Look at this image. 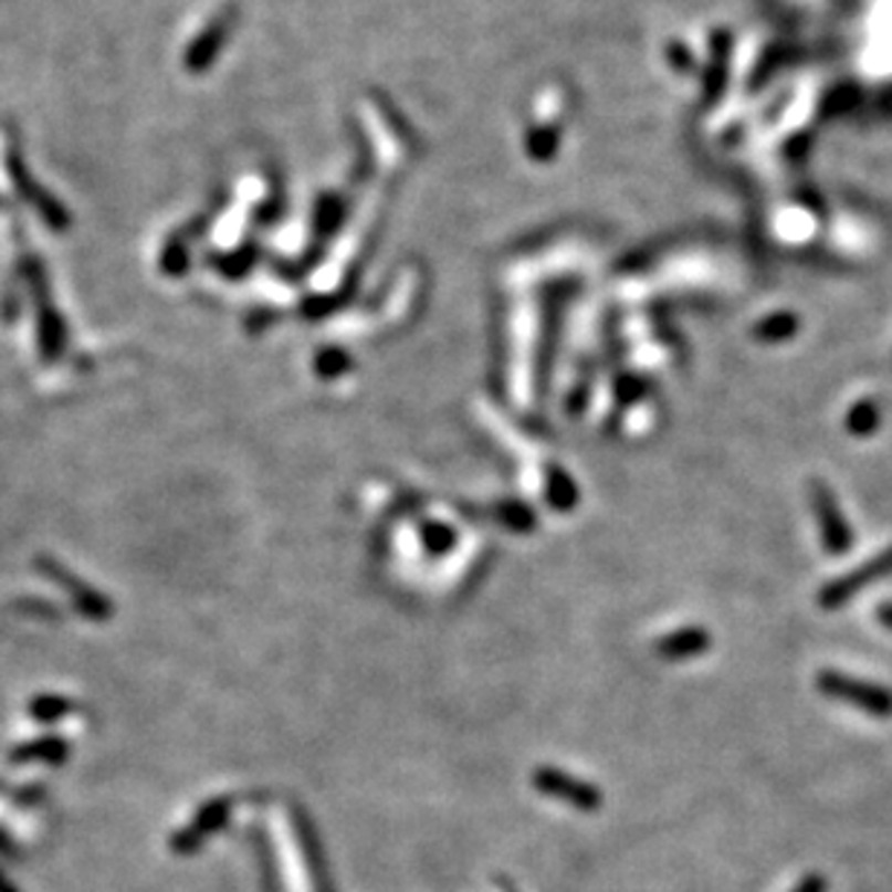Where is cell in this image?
<instances>
[{
  "label": "cell",
  "mask_w": 892,
  "mask_h": 892,
  "mask_svg": "<svg viewBox=\"0 0 892 892\" xmlns=\"http://www.w3.org/2000/svg\"><path fill=\"white\" fill-rule=\"evenodd\" d=\"M817 690L829 695V699L852 704V707L863 710L870 716H892V693L884 686L867 684V681H858L852 675H843V672H820L817 675Z\"/></svg>",
  "instance_id": "cell-1"
},
{
  "label": "cell",
  "mask_w": 892,
  "mask_h": 892,
  "mask_svg": "<svg viewBox=\"0 0 892 892\" xmlns=\"http://www.w3.org/2000/svg\"><path fill=\"white\" fill-rule=\"evenodd\" d=\"M886 574H892V548L884 550L881 557L870 559L867 565H861V568H854V571L847 574V577L831 580L829 586L823 588V595H820V606H823V609H838V606H843V602L852 600L861 588H867L870 583L881 580V577H886Z\"/></svg>",
  "instance_id": "cell-2"
},
{
  "label": "cell",
  "mask_w": 892,
  "mask_h": 892,
  "mask_svg": "<svg viewBox=\"0 0 892 892\" xmlns=\"http://www.w3.org/2000/svg\"><path fill=\"white\" fill-rule=\"evenodd\" d=\"M811 499H815V511H817V522H820V531H823V542L826 548L831 554H843L852 545V531H849L843 513H840L838 502H835V493L826 487L823 481H815L811 484Z\"/></svg>",
  "instance_id": "cell-3"
},
{
  "label": "cell",
  "mask_w": 892,
  "mask_h": 892,
  "mask_svg": "<svg viewBox=\"0 0 892 892\" xmlns=\"http://www.w3.org/2000/svg\"><path fill=\"white\" fill-rule=\"evenodd\" d=\"M878 427V409L875 403H870V400H863V403H858L849 412V429H852L854 435H870V432H875Z\"/></svg>",
  "instance_id": "cell-4"
},
{
  "label": "cell",
  "mask_w": 892,
  "mask_h": 892,
  "mask_svg": "<svg viewBox=\"0 0 892 892\" xmlns=\"http://www.w3.org/2000/svg\"><path fill=\"white\" fill-rule=\"evenodd\" d=\"M878 620H881L886 629H892V606H881V609H878Z\"/></svg>",
  "instance_id": "cell-5"
}]
</instances>
